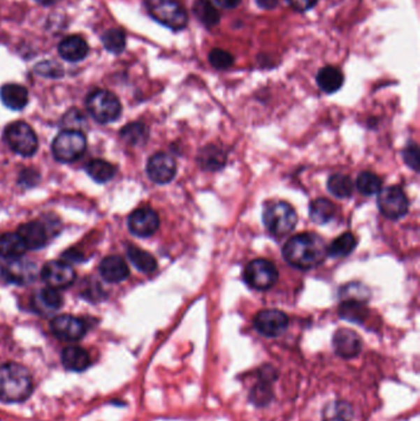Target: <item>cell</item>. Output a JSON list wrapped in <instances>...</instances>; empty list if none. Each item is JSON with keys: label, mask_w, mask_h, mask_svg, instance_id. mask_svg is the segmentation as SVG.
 <instances>
[{"label": "cell", "mask_w": 420, "mask_h": 421, "mask_svg": "<svg viewBox=\"0 0 420 421\" xmlns=\"http://www.w3.org/2000/svg\"><path fill=\"white\" fill-rule=\"evenodd\" d=\"M87 109L99 124H110L117 120L122 106L117 96L108 90H95L87 99Z\"/></svg>", "instance_id": "5"}, {"label": "cell", "mask_w": 420, "mask_h": 421, "mask_svg": "<svg viewBox=\"0 0 420 421\" xmlns=\"http://www.w3.org/2000/svg\"><path fill=\"white\" fill-rule=\"evenodd\" d=\"M36 72L40 75L48 77V78H59L63 75V69L56 62H43L37 64Z\"/></svg>", "instance_id": "40"}, {"label": "cell", "mask_w": 420, "mask_h": 421, "mask_svg": "<svg viewBox=\"0 0 420 421\" xmlns=\"http://www.w3.org/2000/svg\"><path fill=\"white\" fill-rule=\"evenodd\" d=\"M192 13L197 20L208 27H216L221 19L219 13L210 0H196L192 6Z\"/></svg>", "instance_id": "27"}, {"label": "cell", "mask_w": 420, "mask_h": 421, "mask_svg": "<svg viewBox=\"0 0 420 421\" xmlns=\"http://www.w3.org/2000/svg\"><path fill=\"white\" fill-rule=\"evenodd\" d=\"M17 234L27 249L38 250L47 243V230L40 222H27L19 227Z\"/></svg>", "instance_id": "18"}, {"label": "cell", "mask_w": 420, "mask_h": 421, "mask_svg": "<svg viewBox=\"0 0 420 421\" xmlns=\"http://www.w3.org/2000/svg\"><path fill=\"white\" fill-rule=\"evenodd\" d=\"M353 408L347 401H332L324 406L322 413L323 421H352Z\"/></svg>", "instance_id": "30"}, {"label": "cell", "mask_w": 420, "mask_h": 421, "mask_svg": "<svg viewBox=\"0 0 420 421\" xmlns=\"http://www.w3.org/2000/svg\"><path fill=\"white\" fill-rule=\"evenodd\" d=\"M85 170L94 182H100V184L110 182L115 177V172H116L114 165L109 161H103V159H93V161H89L85 167Z\"/></svg>", "instance_id": "29"}, {"label": "cell", "mask_w": 420, "mask_h": 421, "mask_svg": "<svg viewBox=\"0 0 420 421\" xmlns=\"http://www.w3.org/2000/svg\"><path fill=\"white\" fill-rule=\"evenodd\" d=\"M32 377L29 369L21 364H6L0 366V401L4 403H21L31 395Z\"/></svg>", "instance_id": "2"}, {"label": "cell", "mask_w": 420, "mask_h": 421, "mask_svg": "<svg viewBox=\"0 0 420 421\" xmlns=\"http://www.w3.org/2000/svg\"><path fill=\"white\" fill-rule=\"evenodd\" d=\"M82 121H84L83 116L82 114H79L77 110L68 111V114L64 116V125L69 127L68 130H74V127H79V122L83 124Z\"/></svg>", "instance_id": "42"}, {"label": "cell", "mask_w": 420, "mask_h": 421, "mask_svg": "<svg viewBox=\"0 0 420 421\" xmlns=\"http://www.w3.org/2000/svg\"><path fill=\"white\" fill-rule=\"evenodd\" d=\"M377 206L384 217L400 219L408 212L410 202L400 187L389 186L379 191Z\"/></svg>", "instance_id": "9"}, {"label": "cell", "mask_w": 420, "mask_h": 421, "mask_svg": "<svg viewBox=\"0 0 420 421\" xmlns=\"http://www.w3.org/2000/svg\"><path fill=\"white\" fill-rule=\"evenodd\" d=\"M273 381L266 380L264 377L260 376V382L258 385H255L254 390H252L250 399L253 401L256 406H263L269 403L271 399V390H270V383Z\"/></svg>", "instance_id": "38"}, {"label": "cell", "mask_w": 420, "mask_h": 421, "mask_svg": "<svg viewBox=\"0 0 420 421\" xmlns=\"http://www.w3.org/2000/svg\"><path fill=\"white\" fill-rule=\"evenodd\" d=\"M36 1L42 4V6H51V4H55L58 0H36Z\"/></svg>", "instance_id": "45"}, {"label": "cell", "mask_w": 420, "mask_h": 421, "mask_svg": "<svg viewBox=\"0 0 420 421\" xmlns=\"http://www.w3.org/2000/svg\"><path fill=\"white\" fill-rule=\"evenodd\" d=\"M101 41L104 45L105 48L111 53H121L125 50L126 36L124 31H121L119 29H110L105 32Z\"/></svg>", "instance_id": "36"}, {"label": "cell", "mask_w": 420, "mask_h": 421, "mask_svg": "<svg viewBox=\"0 0 420 421\" xmlns=\"http://www.w3.org/2000/svg\"><path fill=\"white\" fill-rule=\"evenodd\" d=\"M337 212L334 203L327 198H317L310 205V217L317 224L331 222Z\"/></svg>", "instance_id": "26"}, {"label": "cell", "mask_w": 420, "mask_h": 421, "mask_svg": "<svg viewBox=\"0 0 420 421\" xmlns=\"http://www.w3.org/2000/svg\"><path fill=\"white\" fill-rule=\"evenodd\" d=\"M358 242L355 235L352 233H344L338 237L337 239L333 242L332 244L328 246V255L333 258H344L353 253L354 249L356 248Z\"/></svg>", "instance_id": "32"}, {"label": "cell", "mask_w": 420, "mask_h": 421, "mask_svg": "<svg viewBox=\"0 0 420 421\" xmlns=\"http://www.w3.org/2000/svg\"><path fill=\"white\" fill-rule=\"evenodd\" d=\"M333 348L342 359H353L361 351V338L353 330L342 327L333 337Z\"/></svg>", "instance_id": "16"}, {"label": "cell", "mask_w": 420, "mask_h": 421, "mask_svg": "<svg viewBox=\"0 0 420 421\" xmlns=\"http://www.w3.org/2000/svg\"><path fill=\"white\" fill-rule=\"evenodd\" d=\"M34 306L38 312L52 313L63 306V298L56 288L47 287L37 292L34 297Z\"/></svg>", "instance_id": "22"}, {"label": "cell", "mask_w": 420, "mask_h": 421, "mask_svg": "<svg viewBox=\"0 0 420 421\" xmlns=\"http://www.w3.org/2000/svg\"><path fill=\"white\" fill-rule=\"evenodd\" d=\"M339 316L345 320L360 324L368 318V311L363 302L342 301L339 307Z\"/></svg>", "instance_id": "31"}, {"label": "cell", "mask_w": 420, "mask_h": 421, "mask_svg": "<svg viewBox=\"0 0 420 421\" xmlns=\"http://www.w3.org/2000/svg\"><path fill=\"white\" fill-rule=\"evenodd\" d=\"M244 281L248 286L265 291L275 285L279 280V271L275 264L266 259H256L249 263L243 274Z\"/></svg>", "instance_id": "8"}, {"label": "cell", "mask_w": 420, "mask_h": 421, "mask_svg": "<svg viewBox=\"0 0 420 421\" xmlns=\"http://www.w3.org/2000/svg\"><path fill=\"white\" fill-rule=\"evenodd\" d=\"M226 153L216 146L205 147L198 154V163L205 170L217 172L226 164Z\"/></svg>", "instance_id": "25"}, {"label": "cell", "mask_w": 420, "mask_h": 421, "mask_svg": "<svg viewBox=\"0 0 420 421\" xmlns=\"http://www.w3.org/2000/svg\"><path fill=\"white\" fill-rule=\"evenodd\" d=\"M147 174L156 184H169L177 174V163L166 153H157L147 163Z\"/></svg>", "instance_id": "13"}, {"label": "cell", "mask_w": 420, "mask_h": 421, "mask_svg": "<svg viewBox=\"0 0 420 421\" xmlns=\"http://www.w3.org/2000/svg\"><path fill=\"white\" fill-rule=\"evenodd\" d=\"M403 158H405V163L410 165L414 172H418L419 169V153H418V147L410 143V146L405 148L403 152Z\"/></svg>", "instance_id": "41"}, {"label": "cell", "mask_w": 420, "mask_h": 421, "mask_svg": "<svg viewBox=\"0 0 420 421\" xmlns=\"http://www.w3.org/2000/svg\"><path fill=\"white\" fill-rule=\"evenodd\" d=\"M356 186H358L360 193L366 195V196H370V195H375V193H379L381 191L382 182L374 172H363L358 177Z\"/></svg>", "instance_id": "35"}, {"label": "cell", "mask_w": 420, "mask_h": 421, "mask_svg": "<svg viewBox=\"0 0 420 421\" xmlns=\"http://www.w3.org/2000/svg\"><path fill=\"white\" fill-rule=\"evenodd\" d=\"M254 327L261 335L276 338L285 333L289 327V317L277 309H265L255 316Z\"/></svg>", "instance_id": "11"}, {"label": "cell", "mask_w": 420, "mask_h": 421, "mask_svg": "<svg viewBox=\"0 0 420 421\" xmlns=\"http://www.w3.org/2000/svg\"><path fill=\"white\" fill-rule=\"evenodd\" d=\"M340 297L342 301H358L365 303L370 297V291L363 283L353 282L340 288Z\"/></svg>", "instance_id": "37"}, {"label": "cell", "mask_w": 420, "mask_h": 421, "mask_svg": "<svg viewBox=\"0 0 420 421\" xmlns=\"http://www.w3.org/2000/svg\"><path fill=\"white\" fill-rule=\"evenodd\" d=\"M317 84L324 93H335L344 84V75L338 68L328 66L317 74Z\"/></svg>", "instance_id": "24"}, {"label": "cell", "mask_w": 420, "mask_h": 421, "mask_svg": "<svg viewBox=\"0 0 420 421\" xmlns=\"http://www.w3.org/2000/svg\"><path fill=\"white\" fill-rule=\"evenodd\" d=\"M27 246L17 233H6L0 235V258L10 260L25 254Z\"/></svg>", "instance_id": "23"}, {"label": "cell", "mask_w": 420, "mask_h": 421, "mask_svg": "<svg viewBox=\"0 0 420 421\" xmlns=\"http://www.w3.org/2000/svg\"><path fill=\"white\" fill-rule=\"evenodd\" d=\"M36 275V265L20 258L6 260L0 265V276L9 283L27 285L35 280Z\"/></svg>", "instance_id": "10"}, {"label": "cell", "mask_w": 420, "mask_h": 421, "mask_svg": "<svg viewBox=\"0 0 420 421\" xmlns=\"http://www.w3.org/2000/svg\"><path fill=\"white\" fill-rule=\"evenodd\" d=\"M263 222L270 233L280 237L290 233L295 228L297 214L290 203L275 201L265 206Z\"/></svg>", "instance_id": "4"}, {"label": "cell", "mask_w": 420, "mask_h": 421, "mask_svg": "<svg viewBox=\"0 0 420 421\" xmlns=\"http://www.w3.org/2000/svg\"><path fill=\"white\" fill-rule=\"evenodd\" d=\"M87 138L82 131L66 130L58 133L53 140V156L58 161L73 163L83 156Z\"/></svg>", "instance_id": "6"}, {"label": "cell", "mask_w": 420, "mask_h": 421, "mask_svg": "<svg viewBox=\"0 0 420 421\" xmlns=\"http://www.w3.org/2000/svg\"><path fill=\"white\" fill-rule=\"evenodd\" d=\"M285 260L296 269L307 271L321 265L328 256L324 240L314 233L297 234L282 248Z\"/></svg>", "instance_id": "1"}, {"label": "cell", "mask_w": 420, "mask_h": 421, "mask_svg": "<svg viewBox=\"0 0 420 421\" xmlns=\"http://www.w3.org/2000/svg\"><path fill=\"white\" fill-rule=\"evenodd\" d=\"M328 190L338 198H348L353 195V182L348 175L334 174L328 179Z\"/></svg>", "instance_id": "33"}, {"label": "cell", "mask_w": 420, "mask_h": 421, "mask_svg": "<svg viewBox=\"0 0 420 421\" xmlns=\"http://www.w3.org/2000/svg\"><path fill=\"white\" fill-rule=\"evenodd\" d=\"M148 14L163 27L180 31L187 27L189 15L178 0H145Z\"/></svg>", "instance_id": "3"}, {"label": "cell", "mask_w": 420, "mask_h": 421, "mask_svg": "<svg viewBox=\"0 0 420 421\" xmlns=\"http://www.w3.org/2000/svg\"><path fill=\"white\" fill-rule=\"evenodd\" d=\"M99 271L101 277L111 283L122 282L130 276V269L126 261L116 255L106 256L104 260L100 263Z\"/></svg>", "instance_id": "17"}, {"label": "cell", "mask_w": 420, "mask_h": 421, "mask_svg": "<svg viewBox=\"0 0 420 421\" xmlns=\"http://www.w3.org/2000/svg\"><path fill=\"white\" fill-rule=\"evenodd\" d=\"M62 364L69 371L83 372L90 366V356L83 348L68 346L63 350Z\"/></svg>", "instance_id": "21"}, {"label": "cell", "mask_w": 420, "mask_h": 421, "mask_svg": "<svg viewBox=\"0 0 420 421\" xmlns=\"http://www.w3.org/2000/svg\"><path fill=\"white\" fill-rule=\"evenodd\" d=\"M52 333L64 341H77L87 333V327L83 320L69 314L58 316L51 322Z\"/></svg>", "instance_id": "15"}, {"label": "cell", "mask_w": 420, "mask_h": 421, "mask_svg": "<svg viewBox=\"0 0 420 421\" xmlns=\"http://www.w3.org/2000/svg\"><path fill=\"white\" fill-rule=\"evenodd\" d=\"M159 216L150 207L138 208L129 217V228L131 233L140 238H148L159 228Z\"/></svg>", "instance_id": "12"}, {"label": "cell", "mask_w": 420, "mask_h": 421, "mask_svg": "<svg viewBox=\"0 0 420 421\" xmlns=\"http://www.w3.org/2000/svg\"><path fill=\"white\" fill-rule=\"evenodd\" d=\"M0 99L6 108L14 111H20L29 103L27 89L19 84H6L0 89Z\"/></svg>", "instance_id": "20"}, {"label": "cell", "mask_w": 420, "mask_h": 421, "mask_svg": "<svg viewBox=\"0 0 420 421\" xmlns=\"http://www.w3.org/2000/svg\"><path fill=\"white\" fill-rule=\"evenodd\" d=\"M216 4L221 8H224L226 10L234 9L240 4V0H215Z\"/></svg>", "instance_id": "44"}, {"label": "cell", "mask_w": 420, "mask_h": 421, "mask_svg": "<svg viewBox=\"0 0 420 421\" xmlns=\"http://www.w3.org/2000/svg\"><path fill=\"white\" fill-rule=\"evenodd\" d=\"M41 276L48 287L59 290L72 285L75 280V271L73 270L72 266L68 265L67 263L50 261L43 266Z\"/></svg>", "instance_id": "14"}, {"label": "cell", "mask_w": 420, "mask_h": 421, "mask_svg": "<svg viewBox=\"0 0 420 421\" xmlns=\"http://www.w3.org/2000/svg\"><path fill=\"white\" fill-rule=\"evenodd\" d=\"M208 61H210V64L216 69H227L233 64L234 58L227 51L219 50V48H213L212 51L208 54Z\"/></svg>", "instance_id": "39"}, {"label": "cell", "mask_w": 420, "mask_h": 421, "mask_svg": "<svg viewBox=\"0 0 420 421\" xmlns=\"http://www.w3.org/2000/svg\"><path fill=\"white\" fill-rule=\"evenodd\" d=\"M127 256L130 259L131 263L142 272L145 274H151L154 272L158 267L157 260L153 255L147 253L145 250L137 248L135 245H130L127 248Z\"/></svg>", "instance_id": "28"}, {"label": "cell", "mask_w": 420, "mask_h": 421, "mask_svg": "<svg viewBox=\"0 0 420 421\" xmlns=\"http://www.w3.org/2000/svg\"><path fill=\"white\" fill-rule=\"evenodd\" d=\"M291 8L296 11H303L311 10L312 8H314L318 0H287Z\"/></svg>", "instance_id": "43"}, {"label": "cell", "mask_w": 420, "mask_h": 421, "mask_svg": "<svg viewBox=\"0 0 420 421\" xmlns=\"http://www.w3.org/2000/svg\"><path fill=\"white\" fill-rule=\"evenodd\" d=\"M120 135L121 138L131 146H140V145H145V140L148 138V130L143 124L133 122L125 126L121 130Z\"/></svg>", "instance_id": "34"}, {"label": "cell", "mask_w": 420, "mask_h": 421, "mask_svg": "<svg viewBox=\"0 0 420 421\" xmlns=\"http://www.w3.org/2000/svg\"><path fill=\"white\" fill-rule=\"evenodd\" d=\"M58 53L68 62H79L88 56V43L80 36H68L58 45Z\"/></svg>", "instance_id": "19"}, {"label": "cell", "mask_w": 420, "mask_h": 421, "mask_svg": "<svg viewBox=\"0 0 420 421\" xmlns=\"http://www.w3.org/2000/svg\"><path fill=\"white\" fill-rule=\"evenodd\" d=\"M6 140L11 149L22 156H31L38 148L37 135L27 122L17 121L6 128Z\"/></svg>", "instance_id": "7"}]
</instances>
